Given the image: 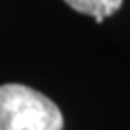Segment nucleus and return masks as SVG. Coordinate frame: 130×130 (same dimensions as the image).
Returning <instances> with one entry per match:
<instances>
[{
  "label": "nucleus",
  "mask_w": 130,
  "mask_h": 130,
  "mask_svg": "<svg viewBox=\"0 0 130 130\" xmlns=\"http://www.w3.org/2000/svg\"><path fill=\"white\" fill-rule=\"evenodd\" d=\"M0 130H63L58 105L22 83L0 85Z\"/></svg>",
  "instance_id": "nucleus-1"
},
{
  "label": "nucleus",
  "mask_w": 130,
  "mask_h": 130,
  "mask_svg": "<svg viewBox=\"0 0 130 130\" xmlns=\"http://www.w3.org/2000/svg\"><path fill=\"white\" fill-rule=\"evenodd\" d=\"M63 2L81 14L92 16L98 24L118 13L123 6V0H63Z\"/></svg>",
  "instance_id": "nucleus-2"
}]
</instances>
